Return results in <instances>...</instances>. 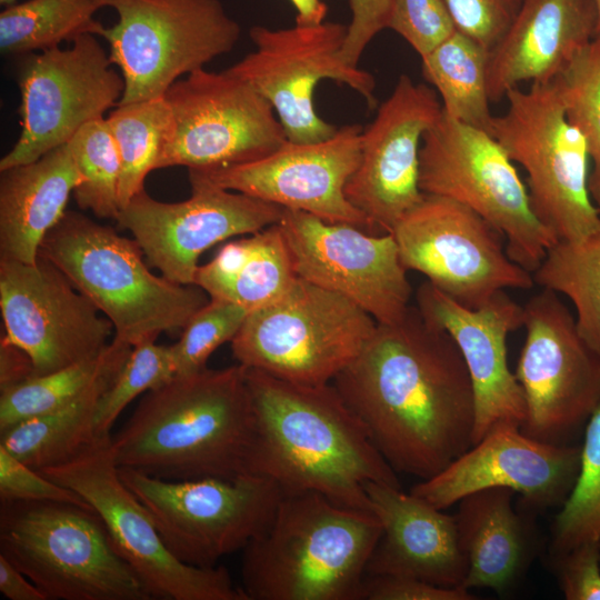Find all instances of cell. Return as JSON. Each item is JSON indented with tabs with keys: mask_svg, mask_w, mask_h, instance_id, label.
I'll return each mask as SVG.
<instances>
[{
	"mask_svg": "<svg viewBox=\"0 0 600 600\" xmlns=\"http://www.w3.org/2000/svg\"><path fill=\"white\" fill-rule=\"evenodd\" d=\"M396 472L426 480L472 446L471 378L448 332L410 306L332 381Z\"/></svg>",
	"mask_w": 600,
	"mask_h": 600,
	"instance_id": "1",
	"label": "cell"
},
{
	"mask_svg": "<svg viewBox=\"0 0 600 600\" xmlns=\"http://www.w3.org/2000/svg\"><path fill=\"white\" fill-rule=\"evenodd\" d=\"M254 411L248 473L282 492H319L348 508L372 511L370 482L400 487L363 424L333 383L289 382L247 369Z\"/></svg>",
	"mask_w": 600,
	"mask_h": 600,
	"instance_id": "2",
	"label": "cell"
},
{
	"mask_svg": "<svg viewBox=\"0 0 600 600\" xmlns=\"http://www.w3.org/2000/svg\"><path fill=\"white\" fill-rule=\"evenodd\" d=\"M254 411L246 368L176 376L142 397L110 448L118 468L166 480L248 473Z\"/></svg>",
	"mask_w": 600,
	"mask_h": 600,
	"instance_id": "3",
	"label": "cell"
},
{
	"mask_svg": "<svg viewBox=\"0 0 600 600\" xmlns=\"http://www.w3.org/2000/svg\"><path fill=\"white\" fill-rule=\"evenodd\" d=\"M381 523L314 491L282 492L267 527L243 549L248 600H358Z\"/></svg>",
	"mask_w": 600,
	"mask_h": 600,
	"instance_id": "4",
	"label": "cell"
},
{
	"mask_svg": "<svg viewBox=\"0 0 600 600\" xmlns=\"http://www.w3.org/2000/svg\"><path fill=\"white\" fill-rule=\"evenodd\" d=\"M39 256L54 264L130 347L182 331L209 296L196 284L152 273L134 239L67 210L41 242Z\"/></svg>",
	"mask_w": 600,
	"mask_h": 600,
	"instance_id": "5",
	"label": "cell"
},
{
	"mask_svg": "<svg viewBox=\"0 0 600 600\" xmlns=\"http://www.w3.org/2000/svg\"><path fill=\"white\" fill-rule=\"evenodd\" d=\"M0 554L47 600H151L99 516L72 503L1 501Z\"/></svg>",
	"mask_w": 600,
	"mask_h": 600,
	"instance_id": "6",
	"label": "cell"
},
{
	"mask_svg": "<svg viewBox=\"0 0 600 600\" xmlns=\"http://www.w3.org/2000/svg\"><path fill=\"white\" fill-rule=\"evenodd\" d=\"M508 109L493 116L490 134L527 173L530 204L558 241L600 230L599 209L588 189L589 154L568 120L558 78L511 89Z\"/></svg>",
	"mask_w": 600,
	"mask_h": 600,
	"instance_id": "7",
	"label": "cell"
},
{
	"mask_svg": "<svg viewBox=\"0 0 600 600\" xmlns=\"http://www.w3.org/2000/svg\"><path fill=\"white\" fill-rule=\"evenodd\" d=\"M376 327L348 298L298 277L281 298L250 312L230 343L247 369L319 386L356 359Z\"/></svg>",
	"mask_w": 600,
	"mask_h": 600,
	"instance_id": "8",
	"label": "cell"
},
{
	"mask_svg": "<svg viewBox=\"0 0 600 600\" xmlns=\"http://www.w3.org/2000/svg\"><path fill=\"white\" fill-rule=\"evenodd\" d=\"M419 186L482 217L503 234L510 259L531 273L558 241L533 213L528 188L500 142L443 111L422 138Z\"/></svg>",
	"mask_w": 600,
	"mask_h": 600,
	"instance_id": "9",
	"label": "cell"
},
{
	"mask_svg": "<svg viewBox=\"0 0 600 600\" xmlns=\"http://www.w3.org/2000/svg\"><path fill=\"white\" fill-rule=\"evenodd\" d=\"M118 16L98 37L124 80L118 104L164 97L182 76L238 43L239 23L219 0H102Z\"/></svg>",
	"mask_w": 600,
	"mask_h": 600,
	"instance_id": "10",
	"label": "cell"
},
{
	"mask_svg": "<svg viewBox=\"0 0 600 600\" xmlns=\"http://www.w3.org/2000/svg\"><path fill=\"white\" fill-rule=\"evenodd\" d=\"M119 474L151 514L169 551L196 567H214L242 550L267 527L282 496L276 482L253 473L166 480L119 468Z\"/></svg>",
	"mask_w": 600,
	"mask_h": 600,
	"instance_id": "11",
	"label": "cell"
},
{
	"mask_svg": "<svg viewBox=\"0 0 600 600\" xmlns=\"http://www.w3.org/2000/svg\"><path fill=\"white\" fill-rule=\"evenodd\" d=\"M110 440L40 472L76 492L99 516L116 550L152 599L248 600L224 567L187 564L169 551L147 508L121 480Z\"/></svg>",
	"mask_w": 600,
	"mask_h": 600,
	"instance_id": "12",
	"label": "cell"
},
{
	"mask_svg": "<svg viewBox=\"0 0 600 600\" xmlns=\"http://www.w3.org/2000/svg\"><path fill=\"white\" fill-rule=\"evenodd\" d=\"M403 267L469 309L506 289H530L531 272L510 259L504 237L470 208L424 194L392 233Z\"/></svg>",
	"mask_w": 600,
	"mask_h": 600,
	"instance_id": "13",
	"label": "cell"
},
{
	"mask_svg": "<svg viewBox=\"0 0 600 600\" xmlns=\"http://www.w3.org/2000/svg\"><path fill=\"white\" fill-rule=\"evenodd\" d=\"M526 339L516 377L527 416L521 430L564 444L600 403V354L580 336L557 292L542 288L523 306Z\"/></svg>",
	"mask_w": 600,
	"mask_h": 600,
	"instance_id": "14",
	"label": "cell"
},
{
	"mask_svg": "<svg viewBox=\"0 0 600 600\" xmlns=\"http://www.w3.org/2000/svg\"><path fill=\"white\" fill-rule=\"evenodd\" d=\"M348 26L324 21L317 26L270 29L254 26L249 36L256 50L226 69L253 87L273 107L289 141L318 142L338 128L319 117L313 92L322 79L349 86L376 108L373 76L347 64L340 51Z\"/></svg>",
	"mask_w": 600,
	"mask_h": 600,
	"instance_id": "15",
	"label": "cell"
},
{
	"mask_svg": "<svg viewBox=\"0 0 600 600\" xmlns=\"http://www.w3.org/2000/svg\"><path fill=\"white\" fill-rule=\"evenodd\" d=\"M164 98L173 123L157 169L204 170L247 163L288 140L269 101L226 70H196L174 82Z\"/></svg>",
	"mask_w": 600,
	"mask_h": 600,
	"instance_id": "16",
	"label": "cell"
},
{
	"mask_svg": "<svg viewBox=\"0 0 600 600\" xmlns=\"http://www.w3.org/2000/svg\"><path fill=\"white\" fill-rule=\"evenodd\" d=\"M97 36L28 54L18 73L21 131L0 170L32 162L67 144L87 123L118 106L124 80Z\"/></svg>",
	"mask_w": 600,
	"mask_h": 600,
	"instance_id": "17",
	"label": "cell"
},
{
	"mask_svg": "<svg viewBox=\"0 0 600 600\" xmlns=\"http://www.w3.org/2000/svg\"><path fill=\"white\" fill-rule=\"evenodd\" d=\"M191 196L162 202L143 189L116 219L140 246L148 263L164 278L193 284L200 256L229 238L277 224L283 209L248 194L227 190L189 173Z\"/></svg>",
	"mask_w": 600,
	"mask_h": 600,
	"instance_id": "18",
	"label": "cell"
},
{
	"mask_svg": "<svg viewBox=\"0 0 600 600\" xmlns=\"http://www.w3.org/2000/svg\"><path fill=\"white\" fill-rule=\"evenodd\" d=\"M277 224L299 278L348 298L377 323L408 311L412 288L391 233L372 234L292 209H283Z\"/></svg>",
	"mask_w": 600,
	"mask_h": 600,
	"instance_id": "19",
	"label": "cell"
},
{
	"mask_svg": "<svg viewBox=\"0 0 600 600\" xmlns=\"http://www.w3.org/2000/svg\"><path fill=\"white\" fill-rule=\"evenodd\" d=\"M1 340L24 351L33 377L99 356L114 329L54 264L0 259Z\"/></svg>",
	"mask_w": 600,
	"mask_h": 600,
	"instance_id": "20",
	"label": "cell"
},
{
	"mask_svg": "<svg viewBox=\"0 0 600 600\" xmlns=\"http://www.w3.org/2000/svg\"><path fill=\"white\" fill-rule=\"evenodd\" d=\"M441 113L434 90L401 74L373 121L362 130L360 161L344 194L364 214L374 234L392 233L423 199L421 142Z\"/></svg>",
	"mask_w": 600,
	"mask_h": 600,
	"instance_id": "21",
	"label": "cell"
},
{
	"mask_svg": "<svg viewBox=\"0 0 600 600\" xmlns=\"http://www.w3.org/2000/svg\"><path fill=\"white\" fill-rule=\"evenodd\" d=\"M359 124L338 128L324 140H287L270 154L247 163L216 169H189L220 188L311 213L327 222H343L373 233L368 219L344 194L361 154Z\"/></svg>",
	"mask_w": 600,
	"mask_h": 600,
	"instance_id": "22",
	"label": "cell"
},
{
	"mask_svg": "<svg viewBox=\"0 0 600 600\" xmlns=\"http://www.w3.org/2000/svg\"><path fill=\"white\" fill-rule=\"evenodd\" d=\"M581 444L537 440L514 424H498L433 477L410 492L444 510L466 496L489 488H507L531 510L561 504L580 468Z\"/></svg>",
	"mask_w": 600,
	"mask_h": 600,
	"instance_id": "23",
	"label": "cell"
},
{
	"mask_svg": "<svg viewBox=\"0 0 600 600\" xmlns=\"http://www.w3.org/2000/svg\"><path fill=\"white\" fill-rule=\"evenodd\" d=\"M416 306L424 319L449 333L464 360L474 394L472 444L498 424L521 428L526 400L509 368L507 338L522 327L523 307L501 291L484 306L469 309L429 281L417 289Z\"/></svg>",
	"mask_w": 600,
	"mask_h": 600,
	"instance_id": "24",
	"label": "cell"
},
{
	"mask_svg": "<svg viewBox=\"0 0 600 600\" xmlns=\"http://www.w3.org/2000/svg\"><path fill=\"white\" fill-rule=\"evenodd\" d=\"M366 491L382 527L366 574L404 576L463 588L468 566L454 516L401 487L370 482Z\"/></svg>",
	"mask_w": 600,
	"mask_h": 600,
	"instance_id": "25",
	"label": "cell"
},
{
	"mask_svg": "<svg viewBox=\"0 0 600 600\" xmlns=\"http://www.w3.org/2000/svg\"><path fill=\"white\" fill-rule=\"evenodd\" d=\"M594 0H523L511 27L490 51L487 86L498 103L522 82L561 76L597 36Z\"/></svg>",
	"mask_w": 600,
	"mask_h": 600,
	"instance_id": "26",
	"label": "cell"
},
{
	"mask_svg": "<svg viewBox=\"0 0 600 600\" xmlns=\"http://www.w3.org/2000/svg\"><path fill=\"white\" fill-rule=\"evenodd\" d=\"M79 182L68 143L0 170V259L34 263Z\"/></svg>",
	"mask_w": 600,
	"mask_h": 600,
	"instance_id": "27",
	"label": "cell"
},
{
	"mask_svg": "<svg viewBox=\"0 0 600 600\" xmlns=\"http://www.w3.org/2000/svg\"><path fill=\"white\" fill-rule=\"evenodd\" d=\"M516 492L489 488L462 498L454 514L459 543L467 561L464 589L503 592L532 560V526L512 506Z\"/></svg>",
	"mask_w": 600,
	"mask_h": 600,
	"instance_id": "28",
	"label": "cell"
},
{
	"mask_svg": "<svg viewBox=\"0 0 600 600\" xmlns=\"http://www.w3.org/2000/svg\"><path fill=\"white\" fill-rule=\"evenodd\" d=\"M297 279L284 238L273 224L226 243L199 266L193 284L211 299L252 312L281 298Z\"/></svg>",
	"mask_w": 600,
	"mask_h": 600,
	"instance_id": "29",
	"label": "cell"
},
{
	"mask_svg": "<svg viewBox=\"0 0 600 600\" xmlns=\"http://www.w3.org/2000/svg\"><path fill=\"white\" fill-rule=\"evenodd\" d=\"M118 373L102 379L59 409L26 419L1 431L0 446L38 471L80 456L102 441L94 436L96 408L99 398Z\"/></svg>",
	"mask_w": 600,
	"mask_h": 600,
	"instance_id": "30",
	"label": "cell"
},
{
	"mask_svg": "<svg viewBox=\"0 0 600 600\" xmlns=\"http://www.w3.org/2000/svg\"><path fill=\"white\" fill-rule=\"evenodd\" d=\"M489 54L482 44L457 30L421 58V71L440 94L447 116L490 133Z\"/></svg>",
	"mask_w": 600,
	"mask_h": 600,
	"instance_id": "31",
	"label": "cell"
},
{
	"mask_svg": "<svg viewBox=\"0 0 600 600\" xmlns=\"http://www.w3.org/2000/svg\"><path fill=\"white\" fill-rule=\"evenodd\" d=\"M132 347L112 339L97 357L31 377L1 391L0 432L26 419L59 409L76 400L102 379L118 373Z\"/></svg>",
	"mask_w": 600,
	"mask_h": 600,
	"instance_id": "32",
	"label": "cell"
},
{
	"mask_svg": "<svg viewBox=\"0 0 600 600\" xmlns=\"http://www.w3.org/2000/svg\"><path fill=\"white\" fill-rule=\"evenodd\" d=\"M102 0H28L0 13V51L28 56L72 42L82 34L98 37L103 27L94 19Z\"/></svg>",
	"mask_w": 600,
	"mask_h": 600,
	"instance_id": "33",
	"label": "cell"
},
{
	"mask_svg": "<svg viewBox=\"0 0 600 600\" xmlns=\"http://www.w3.org/2000/svg\"><path fill=\"white\" fill-rule=\"evenodd\" d=\"M532 277L570 299L580 336L600 354V230L580 240L557 241Z\"/></svg>",
	"mask_w": 600,
	"mask_h": 600,
	"instance_id": "34",
	"label": "cell"
},
{
	"mask_svg": "<svg viewBox=\"0 0 600 600\" xmlns=\"http://www.w3.org/2000/svg\"><path fill=\"white\" fill-rule=\"evenodd\" d=\"M106 120L120 157L118 197L121 209L144 189L147 176L157 170L171 133L172 111L167 99L160 97L118 104Z\"/></svg>",
	"mask_w": 600,
	"mask_h": 600,
	"instance_id": "35",
	"label": "cell"
},
{
	"mask_svg": "<svg viewBox=\"0 0 600 600\" xmlns=\"http://www.w3.org/2000/svg\"><path fill=\"white\" fill-rule=\"evenodd\" d=\"M80 182L73 191L78 207L98 218L116 220L119 211V151L106 118L84 124L68 142Z\"/></svg>",
	"mask_w": 600,
	"mask_h": 600,
	"instance_id": "36",
	"label": "cell"
},
{
	"mask_svg": "<svg viewBox=\"0 0 600 600\" xmlns=\"http://www.w3.org/2000/svg\"><path fill=\"white\" fill-rule=\"evenodd\" d=\"M586 542L600 548V403L586 423L578 477L554 519L549 553Z\"/></svg>",
	"mask_w": 600,
	"mask_h": 600,
	"instance_id": "37",
	"label": "cell"
},
{
	"mask_svg": "<svg viewBox=\"0 0 600 600\" xmlns=\"http://www.w3.org/2000/svg\"><path fill=\"white\" fill-rule=\"evenodd\" d=\"M568 120L582 134L592 170L590 197L600 210V34L558 77Z\"/></svg>",
	"mask_w": 600,
	"mask_h": 600,
	"instance_id": "38",
	"label": "cell"
},
{
	"mask_svg": "<svg viewBox=\"0 0 600 600\" xmlns=\"http://www.w3.org/2000/svg\"><path fill=\"white\" fill-rule=\"evenodd\" d=\"M174 377L171 346L149 340L132 347L123 367L98 400L93 422L96 438H111L112 426L132 400L166 384Z\"/></svg>",
	"mask_w": 600,
	"mask_h": 600,
	"instance_id": "39",
	"label": "cell"
},
{
	"mask_svg": "<svg viewBox=\"0 0 600 600\" xmlns=\"http://www.w3.org/2000/svg\"><path fill=\"white\" fill-rule=\"evenodd\" d=\"M249 313L240 304L210 298L187 323L180 339L171 346L176 376L206 369L210 356L221 344L232 341Z\"/></svg>",
	"mask_w": 600,
	"mask_h": 600,
	"instance_id": "40",
	"label": "cell"
},
{
	"mask_svg": "<svg viewBox=\"0 0 600 600\" xmlns=\"http://www.w3.org/2000/svg\"><path fill=\"white\" fill-rule=\"evenodd\" d=\"M388 29L400 34L421 58L457 31L444 0H392Z\"/></svg>",
	"mask_w": 600,
	"mask_h": 600,
	"instance_id": "41",
	"label": "cell"
},
{
	"mask_svg": "<svg viewBox=\"0 0 600 600\" xmlns=\"http://www.w3.org/2000/svg\"><path fill=\"white\" fill-rule=\"evenodd\" d=\"M458 31L491 51L504 37L523 0H444Z\"/></svg>",
	"mask_w": 600,
	"mask_h": 600,
	"instance_id": "42",
	"label": "cell"
},
{
	"mask_svg": "<svg viewBox=\"0 0 600 600\" xmlns=\"http://www.w3.org/2000/svg\"><path fill=\"white\" fill-rule=\"evenodd\" d=\"M0 500L72 503L93 511L76 492L23 463L2 446H0Z\"/></svg>",
	"mask_w": 600,
	"mask_h": 600,
	"instance_id": "43",
	"label": "cell"
},
{
	"mask_svg": "<svg viewBox=\"0 0 600 600\" xmlns=\"http://www.w3.org/2000/svg\"><path fill=\"white\" fill-rule=\"evenodd\" d=\"M549 562L567 600H600V548L596 543L550 553Z\"/></svg>",
	"mask_w": 600,
	"mask_h": 600,
	"instance_id": "44",
	"label": "cell"
},
{
	"mask_svg": "<svg viewBox=\"0 0 600 600\" xmlns=\"http://www.w3.org/2000/svg\"><path fill=\"white\" fill-rule=\"evenodd\" d=\"M464 588L437 586L417 578L393 574H366L358 600H472Z\"/></svg>",
	"mask_w": 600,
	"mask_h": 600,
	"instance_id": "45",
	"label": "cell"
},
{
	"mask_svg": "<svg viewBox=\"0 0 600 600\" xmlns=\"http://www.w3.org/2000/svg\"><path fill=\"white\" fill-rule=\"evenodd\" d=\"M351 21L347 29L340 56L351 66L358 67L367 46L384 29H388L392 0H349Z\"/></svg>",
	"mask_w": 600,
	"mask_h": 600,
	"instance_id": "46",
	"label": "cell"
},
{
	"mask_svg": "<svg viewBox=\"0 0 600 600\" xmlns=\"http://www.w3.org/2000/svg\"><path fill=\"white\" fill-rule=\"evenodd\" d=\"M33 377V367L28 354L18 347L1 340L0 391L14 387Z\"/></svg>",
	"mask_w": 600,
	"mask_h": 600,
	"instance_id": "47",
	"label": "cell"
},
{
	"mask_svg": "<svg viewBox=\"0 0 600 600\" xmlns=\"http://www.w3.org/2000/svg\"><path fill=\"white\" fill-rule=\"evenodd\" d=\"M0 592L9 600H47L38 587L2 554Z\"/></svg>",
	"mask_w": 600,
	"mask_h": 600,
	"instance_id": "48",
	"label": "cell"
},
{
	"mask_svg": "<svg viewBox=\"0 0 600 600\" xmlns=\"http://www.w3.org/2000/svg\"><path fill=\"white\" fill-rule=\"evenodd\" d=\"M297 10L296 24L317 26L324 22L328 6L322 0H290Z\"/></svg>",
	"mask_w": 600,
	"mask_h": 600,
	"instance_id": "49",
	"label": "cell"
},
{
	"mask_svg": "<svg viewBox=\"0 0 600 600\" xmlns=\"http://www.w3.org/2000/svg\"><path fill=\"white\" fill-rule=\"evenodd\" d=\"M594 3L598 13L597 34H600V0H594Z\"/></svg>",
	"mask_w": 600,
	"mask_h": 600,
	"instance_id": "50",
	"label": "cell"
},
{
	"mask_svg": "<svg viewBox=\"0 0 600 600\" xmlns=\"http://www.w3.org/2000/svg\"><path fill=\"white\" fill-rule=\"evenodd\" d=\"M17 0H0V3L2 6H9V4H12V3H16Z\"/></svg>",
	"mask_w": 600,
	"mask_h": 600,
	"instance_id": "51",
	"label": "cell"
}]
</instances>
